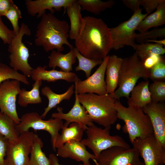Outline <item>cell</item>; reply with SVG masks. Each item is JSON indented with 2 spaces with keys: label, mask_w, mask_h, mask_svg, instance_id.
<instances>
[{
  "label": "cell",
  "mask_w": 165,
  "mask_h": 165,
  "mask_svg": "<svg viewBox=\"0 0 165 165\" xmlns=\"http://www.w3.org/2000/svg\"><path fill=\"white\" fill-rule=\"evenodd\" d=\"M8 141L5 136L0 134V165H5Z\"/></svg>",
  "instance_id": "60d3db41"
},
{
  "label": "cell",
  "mask_w": 165,
  "mask_h": 165,
  "mask_svg": "<svg viewBox=\"0 0 165 165\" xmlns=\"http://www.w3.org/2000/svg\"><path fill=\"white\" fill-rule=\"evenodd\" d=\"M16 124L12 119L0 111V134L9 141L16 140L20 134L16 128Z\"/></svg>",
  "instance_id": "4dcf8cb0"
},
{
  "label": "cell",
  "mask_w": 165,
  "mask_h": 165,
  "mask_svg": "<svg viewBox=\"0 0 165 165\" xmlns=\"http://www.w3.org/2000/svg\"><path fill=\"white\" fill-rule=\"evenodd\" d=\"M43 146L41 139L37 134H34L28 165H50L49 158L42 150Z\"/></svg>",
  "instance_id": "83f0119b"
},
{
  "label": "cell",
  "mask_w": 165,
  "mask_h": 165,
  "mask_svg": "<svg viewBox=\"0 0 165 165\" xmlns=\"http://www.w3.org/2000/svg\"><path fill=\"white\" fill-rule=\"evenodd\" d=\"M148 81H143L135 86L130 92V97L128 99V105L143 108L152 102L148 90Z\"/></svg>",
  "instance_id": "7402d4cb"
},
{
  "label": "cell",
  "mask_w": 165,
  "mask_h": 165,
  "mask_svg": "<svg viewBox=\"0 0 165 165\" xmlns=\"http://www.w3.org/2000/svg\"><path fill=\"white\" fill-rule=\"evenodd\" d=\"M81 8L76 0L66 10L70 22L69 35L72 39H75L82 28L83 18L81 13Z\"/></svg>",
  "instance_id": "cb8c5ba5"
},
{
  "label": "cell",
  "mask_w": 165,
  "mask_h": 165,
  "mask_svg": "<svg viewBox=\"0 0 165 165\" xmlns=\"http://www.w3.org/2000/svg\"><path fill=\"white\" fill-rule=\"evenodd\" d=\"M152 125L153 134L158 145L165 149V104L151 103L142 108Z\"/></svg>",
  "instance_id": "9a60e30c"
},
{
  "label": "cell",
  "mask_w": 165,
  "mask_h": 165,
  "mask_svg": "<svg viewBox=\"0 0 165 165\" xmlns=\"http://www.w3.org/2000/svg\"><path fill=\"white\" fill-rule=\"evenodd\" d=\"M31 31L28 26L22 23L18 34L9 44L8 51L9 53V64L12 68L23 72L26 76L30 77L33 68L28 63L29 53L28 49L22 42L23 36H31Z\"/></svg>",
  "instance_id": "52a82bcc"
},
{
  "label": "cell",
  "mask_w": 165,
  "mask_h": 165,
  "mask_svg": "<svg viewBox=\"0 0 165 165\" xmlns=\"http://www.w3.org/2000/svg\"><path fill=\"white\" fill-rule=\"evenodd\" d=\"M47 67L38 66L33 69L31 77L35 81L41 80L48 82H55L58 80H62L68 82H74L77 75L75 73L65 72L53 69L51 70L46 69Z\"/></svg>",
  "instance_id": "d6986e66"
},
{
  "label": "cell",
  "mask_w": 165,
  "mask_h": 165,
  "mask_svg": "<svg viewBox=\"0 0 165 165\" xmlns=\"http://www.w3.org/2000/svg\"><path fill=\"white\" fill-rule=\"evenodd\" d=\"M73 49L65 54L54 50H52L48 57V66L53 69L57 67L63 72H71L72 70V65L75 63L76 59Z\"/></svg>",
  "instance_id": "44dd1931"
},
{
  "label": "cell",
  "mask_w": 165,
  "mask_h": 165,
  "mask_svg": "<svg viewBox=\"0 0 165 165\" xmlns=\"http://www.w3.org/2000/svg\"><path fill=\"white\" fill-rule=\"evenodd\" d=\"M123 3L134 13L140 8L141 0H122Z\"/></svg>",
  "instance_id": "b9f144b4"
},
{
  "label": "cell",
  "mask_w": 165,
  "mask_h": 165,
  "mask_svg": "<svg viewBox=\"0 0 165 165\" xmlns=\"http://www.w3.org/2000/svg\"><path fill=\"white\" fill-rule=\"evenodd\" d=\"M123 58L116 55L109 56L105 74L107 94H113L118 87L119 75Z\"/></svg>",
  "instance_id": "ffe728a7"
},
{
  "label": "cell",
  "mask_w": 165,
  "mask_h": 165,
  "mask_svg": "<svg viewBox=\"0 0 165 165\" xmlns=\"http://www.w3.org/2000/svg\"><path fill=\"white\" fill-rule=\"evenodd\" d=\"M16 36L13 30H11L4 24L0 16V38L4 44H10Z\"/></svg>",
  "instance_id": "74e56055"
},
{
  "label": "cell",
  "mask_w": 165,
  "mask_h": 165,
  "mask_svg": "<svg viewBox=\"0 0 165 165\" xmlns=\"http://www.w3.org/2000/svg\"><path fill=\"white\" fill-rule=\"evenodd\" d=\"M132 144L143 158L145 165L165 164V149L158 145L153 134L144 138H136Z\"/></svg>",
  "instance_id": "7c38bea8"
},
{
  "label": "cell",
  "mask_w": 165,
  "mask_h": 165,
  "mask_svg": "<svg viewBox=\"0 0 165 165\" xmlns=\"http://www.w3.org/2000/svg\"><path fill=\"white\" fill-rule=\"evenodd\" d=\"M142 9L134 13L128 20L110 28L112 40V49L118 50L125 46L134 47L136 44L135 31L138 24L148 14H143Z\"/></svg>",
  "instance_id": "9c48e42d"
},
{
  "label": "cell",
  "mask_w": 165,
  "mask_h": 165,
  "mask_svg": "<svg viewBox=\"0 0 165 165\" xmlns=\"http://www.w3.org/2000/svg\"><path fill=\"white\" fill-rule=\"evenodd\" d=\"M133 48L135 53L142 62L152 55H161L165 53V48L163 46L151 42L136 44Z\"/></svg>",
  "instance_id": "f1b7e54d"
},
{
  "label": "cell",
  "mask_w": 165,
  "mask_h": 165,
  "mask_svg": "<svg viewBox=\"0 0 165 165\" xmlns=\"http://www.w3.org/2000/svg\"><path fill=\"white\" fill-rule=\"evenodd\" d=\"M42 84V80H37L32 84V89L30 90L27 91L24 88L21 89L18 95V104L22 107H26L29 104L42 103L39 90Z\"/></svg>",
  "instance_id": "4316f807"
},
{
  "label": "cell",
  "mask_w": 165,
  "mask_h": 165,
  "mask_svg": "<svg viewBox=\"0 0 165 165\" xmlns=\"http://www.w3.org/2000/svg\"><path fill=\"white\" fill-rule=\"evenodd\" d=\"M57 149V155L82 162L83 165H91L90 160H96L95 156L88 152L86 146L80 141H69Z\"/></svg>",
  "instance_id": "ac0fdd59"
},
{
  "label": "cell",
  "mask_w": 165,
  "mask_h": 165,
  "mask_svg": "<svg viewBox=\"0 0 165 165\" xmlns=\"http://www.w3.org/2000/svg\"><path fill=\"white\" fill-rule=\"evenodd\" d=\"M34 134L28 131L20 134L16 140H8L5 165H28Z\"/></svg>",
  "instance_id": "30bf717a"
},
{
  "label": "cell",
  "mask_w": 165,
  "mask_h": 165,
  "mask_svg": "<svg viewBox=\"0 0 165 165\" xmlns=\"http://www.w3.org/2000/svg\"><path fill=\"white\" fill-rule=\"evenodd\" d=\"M8 79H15L28 85L29 82L26 76L19 73L7 65L0 63V84Z\"/></svg>",
  "instance_id": "d6a6232c"
},
{
  "label": "cell",
  "mask_w": 165,
  "mask_h": 165,
  "mask_svg": "<svg viewBox=\"0 0 165 165\" xmlns=\"http://www.w3.org/2000/svg\"><path fill=\"white\" fill-rule=\"evenodd\" d=\"M111 127H107L102 128L94 124L88 126L85 131L87 138L80 141L92 151L97 161L101 152L109 148L115 146L130 147L121 137L110 135Z\"/></svg>",
  "instance_id": "8992f818"
},
{
  "label": "cell",
  "mask_w": 165,
  "mask_h": 165,
  "mask_svg": "<svg viewBox=\"0 0 165 165\" xmlns=\"http://www.w3.org/2000/svg\"><path fill=\"white\" fill-rule=\"evenodd\" d=\"M146 42L155 43L160 44L164 46L165 45V38L160 40H156V39L148 40L146 41Z\"/></svg>",
  "instance_id": "f6af8a7d"
},
{
  "label": "cell",
  "mask_w": 165,
  "mask_h": 165,
  "mask_svg": "<svg viewBox=\"0 0 165 165\" xmlns=\"http://www.w3.org/2000/svg\"><path fill=\"white\" fill-rule=\"evenodd\" d=\"M48 158L50 162V165H62L59 163V160L57 156L54 154L50 153L49 154ZM78 165H83L79 164Z\"/></svg>",
  "instance_id": "ee69618b"
},
{
  "label": "cell",
  "mask_w": 165,
  "mask_h": 165,
  "mask_svg": "<svg viewBox=\"0 0 165 165\" xmlns=\"http://www.w3.org/2000/svg\"><path fill=\"white\" fill-rule=\"evenodd\" d=\"M70 25L67 21L57 18L53 14L44 13L36 28L35 43L42 46L46 52L56 49L61 52L66 45L71 50L74 48L68 41Z\"/></svg>",
  "instance_id": "7a4b0ae2"
},
{
  "label": "cell",
  "mask_w": 165,
  "mask_h": 165,
  "mask_svg": "<svg viewBox=\"0 0 165 165\" xmlns=\"http://www.w3.org/2000/svg\"><path fill=\"white\" fill-rule=\"evenodd\" d=\"M115 107L117 119L124 123L122 130L128 134L131 144L136 138H144L153 134L150 120L142 108L130 105L126 107L116 99Z\"/></svg>",
  "instance_id": "277c9868"
},
{
  "label": "cell",
  "mask_w": 165,
  "mask_h": 165,
  "mask_svg": "<svg viewBox=\"0 0 165 165\" xmlns=\"http://www.w3.org/2000/svg\"><path fill=\"white\" fill-rule=\"evenodd\" d=\"M20 82L8 79L0 84V111L12 119L17 124L20 121L16 109V98L21 90Z\"/></svg>",
  "instance_id": "5bb4252c"
},
{
  "label": "cell",
  "mask_w": 165,
  "mask_h": 165,
  "mask_svg": "<svg viewBox=\"0 0 165 165\" xmlns=\"http://www.w3.org/2000/svg\"><path fill=\"white\" fill-rule=\"evenodd\" d=\"M78 97L93 122L105 127H111L117 120L116 99L112 94L86 93L78 94Z\"/></svg>",
  "instance_id": "3957f363"
},
{
  "label": "cell",
  "mask_w": 165,
  "mask_h": 165,
  "mask_svg": "<svg viewBox=\"0 0 165 165\" xmlns=\"http://www.w3.org/2000/svg\"><path fill=\"white\" fill-rule=\"evenodd\" d=\"M76 0H27L25 1L28 13L32 16L37 15L38 18L48 10L53 14L55 11H59L63 8L64 13L67 8L71 5Z\"/></svg>",
  "instance_id": "e0dca14e"
},
{
  "label": "cell",
  "mask_w": 165,
  "mask_h": 165,
  "mask_svg": "<svg viewBox=\"0 0 165 165\" xmlns=\"http://www.w3.org/2000/svg\"><path fill=\"white\" fill-rule=\"evenodd\" d=\"M165 28H163L152 30L142 33H136L135 40L140 44L145 42L148 40L155 39L158 38H165Z\"/></svg>",
  "instance_id": "e575fe53"
},
{
  "label": "cell",
  "mask_w": 165,
  "mask_h": 165,
  "mask_svg": "<svg viewBox=\"0 0 165 165\" xmlns=\"http://www.w3.org/2000/svg\"><path fill=\"white\" fill-rule=\"evenodd\" d=\"M109 56L108 55L104 58L96 71L86 79L82 80L76 76L74 81V89L78 94L93 93L103 95L107 94L105 77Z\"/></svg>",
  "instance_id": "4fadbf2b"
},
{
  "label": "cell",
  "mask_w": 165,
  "mask_h": 165,
  "mask_svg": "<svg viewBox=\"0 0 165 165\" xmlns=\"http://www.w3.org/2000/svg\"><path fill=\"white\" fill-rule=\"evenodd\" d=\"M165 24V2L161 3L156 11L147 16L140 23L136 30L140 33L147 31L150 28L161 26Z\"/></svg>",
  "instance_id": "484cf974"
},
{
  "label": "cell",
  "mask_w": 165,
  "mask_h": 165,
  "mask_svg": "<svg viewBox=\"0 0 165 165\" xmlns=\"http://www.w3.org/2000/svg\"><path fill=\"white\" fill-rule=\"evenodd\" d=\"M74 85H72L66 91L61 94H57L53 92L48 86H45L41 89L42 94L48 99L49 103L47 106L45 108L43 113L41 115L44 119L48 112L53 108L56 107L64 100H69L74 93Z\"/></svg>",
  "instance_id": "603a6c76"
},
{
  "label": "cell",
  "mask_w": 165,
  "mask_h": 165,
  "mask_svg": "<svg viewBox=\"0 0 165 165\" xmlns=\"http://www.w3.org/2000/svg\"><path fill=\"white\" fill-rule=\"evenodd\" d=\"M63 125L62 120L51 118L48 120H44L38 113L31 112L22 115L20 123L16 124V128L19 134L29 131L30 128L35 130L47 131L50 135L52 147L55 151V143L60 135L59 132Z\"/></svg>",
  "instance_id": "ba28073f"
},
{
  "label": "cell",
  "mask_w": 165,
  "mask_h": 165,
  "mask_svg": "<svg viewBox=\"0 0 165 165\" xmlns=\"http://www.w3.org/2000/svg\"><path fill=\"white\" fill-rule=\"evenodd\" d=\"M139 154L134 147L115 146L103 151L97 161L93 160L96 165H145Z\"/></svg>",
  "instance_id": "8fae6325"
},
{
  "label": "cell",
  "mask_w": 165,
  "mask_h": 165,
  "mask_svg": "<svg viewBox=\"0 0 165 165\" xmlns=\"http://www.w3.org/2000/svg\"><path fill=\"white\" fill-rule=\"evenodd\" d=\"M61 129V133L57 138L55 143L56 148L61 147L69 141H80L85 131L82 126L77 123H72L69 127L63 125Z\"/></svg>",
  "instance_id": "d4e9b609"
},
{
  "label": "cell",
  "mask_w": 165,
  "mask_h": 165,
  "mask_svg": "<svg viewBox=\"0 0 165 165\" xmlns=\"http://www.w3.org/2000/svg\"><path fill=\"white\" fill-rule=\"evenodd\" d=\"M4 16L10 21L13 28V31L16 35H17L20 30V27L18 24L19 20L22 18L21 13L20 9L14 3L10 8Z\"/></svg>",
  "instance_id": "d590c367"
},
{
  "label": "cell",
  "mask_w": 165,
  "mask_h": 165,
  "mask_svg": "<svg viewBox=\"0 0 165 165\" xmlns=\"http://www.w3.org/2000/svg\"><path fill=\"white\" fill-rule=\"evenodd\" d=\"M75 101L70 110L67 113H64L63 108L57 107V112L52 113L51 117L53 118L65 120V122L64 123V126L65 127H68L72 123H78L82 126L85 131L88 126H91L94 123L85 108L80 103L78 94L75 91Z\"/></svg>",
  "instance_id": "2e32d148"
},
{
  "label": "cell",
  "mask_w": 165,
  "mask_h": 165,
  "mask_svg": "<svg viewBox=\"0 0 165 165\" xmlns=\"http://www.w3.org/2000/svg\"><path fill=\"white\" fill-rule=\"evenodd\" d=\"M74 53L79 61L78 65L75 68L76 71H82L87 78L90 76L92 69L97 65H100L103 60L91 59L82 55L76 48H73Z\"/></svg>",
  "instance_id": "1f68e13d"
},
{
  "label": "cell",
  "mask_w": 165,
  "mask_h": 165,
  "mask_svg": "<svg viewBox=\"0 0 165 165\" xmlns=\"http://www.w3.org/2000/svg\"><path fill=\"white\" fill-rule=\"evenodd\" d=\"M165 0H141V6L144 9L147 13L149 14L155 9Z\"/></svg>",
  "instance_id": "f35d334b"
},
{
  "label": "cell",
  "mask_w": 165,
  "mask_h": 165,
  "mask_svg": "<svg viewBox=\"0 0 165 165\" xmlns=\"http://www.w3.org/2000/svg\"><path fill=\"white\" fill-rule=\"evenodd\" d=\"M82 10H86L95 15L99 14L106 9L112 8L115 4L113 0L103 1L100 0H77Z\"/></svg>",
  "instance_id": "f546056e"
},
{
  "label": "cell",
  "mask_w": 165,
  "mask_h": 165,
  "mask_svg": "<svg viewBox=\"0 0 165 165\" xmlns=\"http://www.w3.org/2000/svg\"></svg>",
  "instance_id": "bcb514c9"
},
{
  "label": "cell",
  "mask_w": 165,
  "mask_h": 165,
  "mask_svg": "<svg viewBox=\"0 0 165 165\" xmlns=\"http://www.w3.org/2000/svg\"><path fill=\"white\" fill-rule=\"evenodd\" d=\"M148 90L150 94L152 102H163L165 100V82L155 81L149 84Z\"/></svg>",
  "instance_id": "836d02e7"
},
{
  "label": "cell",
  "mask_w": 165,
  "mask_h": 165,
  "mask_svg": "<svg viewBox=\"0 0 165 165\" xmlns=\"http://www.w3.org/2000/svg\"><path fill=\"white\" fill-rule=\"evenodd\" d=\"M81 31L75 39V48L85 57L103 60L112 49L110 28L101 19L86 16Z\"/></svg>",
  "instance_id": "6da1fadb"
},
{
  "label": "cell",
  "mask_w": 165,
  "mask_h": 165,
  "mask_svg": "<svg viewBox=\"0 0 165 165\" xmlns=\"http://www.w3.org/2000/svg\"><path fill=\"white\" fill-rule=\"evenodd\" d=\"M14 4V2L12 0H0V16H4Z\"/></svg>",
  "instance_id": "7bdbcfd3"
},
{
  "label": "cell",
  "mask_w": 165,
  "mask_h": 165,
  "mask_svg": "<svg viewBox=\"0 0 165 165\" xmlns=\"http://www.w3.org/2000/svg\"><path fill=\"white\" fill-rule=\"evenodd\" d=\"M149 72L135 53L123 58L119 75L118 87L112 94L114 97L118 100L122 97L128 99L138 80L148 78Z\"/></svg>",
  "instance_id": "5b68a950"
},
{
  "label": "cell",
  "mask_w": 165,
  "mask_h": 165,
  "mask_svg": "<svg viewBox=\"0 0 165 165\" xmlns=\"http://www.w3.org/2000/svg\"><path fill=\"white\" fill-rule=\"evenodd\" d=\"M163 57L158 55H152L142 62L144 67L148 70H150L158 63Z\"/></svg>",
  "instance_id": "ab89813d"
},
{
  "label": "cell",
  "mask_w": 165,
  "mask_h": 165,
  "mask_svg": "<svg viewBox=\"0 0 165 165\" xmlns=\"http://www.w3.org/2000/svg\"><path fill=\"white\" fill-rule=\"evenodd\" d=\"M148 78L153 81H163L165 78V61L163 57L156 64L149 70Z\"/></svg>",
  "instance_id": "8d00e7d4"
}]
</instances>
